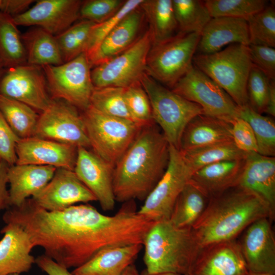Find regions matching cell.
<instances>
[{"label": "cell", "instance_id": "39", "mask_svg": "<svg viewBox=\"0 0 275 275\" xmlns=\"http://www.w3.org/2000/svg\"><path fill=\"white\" fill-rule=\"evenodd\" d=\"M247 23L250 44L275 47V9L273 5L266 6L250 17Z\"/></svg>", "mask_w": 275, "mask_h": 275}, {"label": "cell", "instance_id": "8", "mask_svg": "<svg viewBox=\"0 0 275 275\" xmlns=\"http://www.w3.org/2000/svg\"><path fill=\"white\" fill-rule=\"evenodd\" d=\"M42 68L52 99L65 101L81 112L90 105L94 87L91 67L85 53L62 64Z\"/></svg>", "mask_w": 275, "mask_h": 275}, {"label": "cell", "instance_id": "27", "mask_svg": "<svg viewBox=\"0 0 275 275\" xmlns=\"http://www.w3.org/2000/svg\"><path fill=\"white\" fill-rule=\"evenodd\" d=\"M232 140V124L200 114L195 117L185 128L179 150L184 151Z\"/></svg>", "mask_w": 275, "mask_h": 275}, {"label": "cell", "instance_id": "1", "mask_svg": "<svg viewBox=\"0 0 275 275\" xmlns=\"http://www.w3.org/2000/svg\"><path fill=\"white\" fill-rule=\"evenodd\" d=\"M169 147L155 123L142 128L114 167L116 201L146 199L167 169Z\"/></svg>", "mask_w": 275, "mask_h": 275}, {"label": "cell", "instance_id": "9", "mask_svg": "<svg viewBox=\"0 0 275 275\" xmlns=\"http://www.w3.org/2000/svg\"><path fill=\"white\" fill-rule=\"evenodd\" d=\"M152 43L148 29L126 50L94 67L91 75L94 88H125L140 82L146 73L147 59Z\"/></svg>", "mask_w": 275, "mask_h": 275}, {"label": "cell", "instance_id": "17", "mask_svg": "<svg viewBox=\"0 0 275 275\" xmlns=\"http://www.w3.org/2000/svg\"><path fill=\"white\" fill-rule=\"evenodd\" d=\"M73 171L95 197L102 210L114 208L113 167L88 148L78 147Z\"/></svg>", "mask_w": 275, "mask_h": 275}, {"label": "cell", "instance_id": "15", "mask_svg": "<svg viewBox=\"0 0 275 275\" xmlns=\"http://www.w3.org/2000/svg\"><path fill=\"white\" fill-rule=\"evenodd\" d=\"M31 199L49 211H59L76 203L97 201L73 171L63 168L57 169L50 181Z\"/></svg>", "mask_w": 275, "mask_h": 275}, {"label": "cell", "instance_id": "51", "mask_svg": "<svg viewBox=\"0 0 275 275\" xmlns=\"http://www.w3.org/2000/svg\"><path fill=\"white\" fill-rule=\"evenodd\" d=\"M120 275H140L135 266L132 264L129 266Z\"/></svg>", "mask_w": 275, "mask_h": 275}, {"label": "cell", "instance_id": "49", "mask_svg": "<svg viewBox=\"0 0 275 275\" xmlns=\"http://www.w3.org/2000/svg\"><path fill=\"white\" fill-rule=\"evenodd\" d=\"M9 167L6 162L0 160V213L1 211L10 208L9 190L7 189Z\"/></svg>", "mask_w": 275, "mask_h": 275}, {"label": "cell", "instance_id": "42", "mask_svg": "<svg viewBox=\"0 0 275 275\" xmlns=\"http://www.w3.org/2000/svg\"><path fill=\"white\" fill-rule=\"evenodd\" d=\"M270 80L253 65L248 77L246 90L248 104L256 112L265 113Z\"/></svg>", "mask_w": 275, "mask_h": 275}, {"label": "cell", "instance_id": "45", "mask_svg": "<svg viewBox=\"0 0 275 275\" xmlns=\"http://www.w3.org/2000/svg\"><path fill=\"white\" fill-rule=\"evenodd\" d=\"M252 64L270 80H275V49L274 47L258 45H249Z\"/></svg>", "mask_w": 275, "mask_h": 275}, {"label": "cell", "instance_id": "21", "mask_svg": "<svg viewBox=\"0 0 275 275\" xmlns=\"http://www.w3.org/2000/svg\"><path fill=\"white\" fill-rule=\"evenodd\" d=\"M145 18L140 7L126 15L106 36L89 59L91 67L109 60L130 47L141 36L139 35Z\"/></svg>", "mask_w": 275, "mask_h": 275}, {"label": "cell", "instance_id": "25", "mask_svg": "<svg viewBox=\"0 0 275 275\" xmlns=\"http://www.w3.org/2000/svg\"><path fill=\"white\" fill-rule=\"evenodd\" d=\"M245 158L206 166L195 172L189 182L209 199L238 185Z\"/></svg>", "mask_w": 275, "mask_h": 275}, {"label": "cell", "instance_id": "34", "mask_svg": "<svg viewBox=\"0 0 275 275\" xmlns=\"http://www.w3.org/2000/svg\"><path fill=\"white\" fill-rule=\"evenodd\" d=\"M179 32L199 33L212 18L205 2L199 0H172Z\"/></svg>", "mask_w": 275, "mask_h": 275}, {"label": "cell", "instance_id": "41", "mask_svg": "<svg viewBox=\"0 0 275 275\" xmlns=\"http://www.w3.org/2000/svg\"><path fill=\"white\" fill-rule=\"evenodd\" d=\"M144 0L125 1L120 10L103 22L93 27L84 53L88 60L94 53L106 36L129 13L138 8Z\"/></svg>", "mask_w": 275, "mask_h": 275}, {"label": "cell", "instance_id": "6", "mask_svg": "<svg viewBox=\"0 0 275 275\" xmlns=\"http://www.w3.org/2000/svg\"><path fill=\"white\" fill-rule=\"evenodd\" d=\"M80 115L92 151L114 168L143 127L91 105Z\"/></svg>", "mask_w": 275, "mask_h": 275}, {"label": "cell", "instance_id": "3", "mask_svg": "<svg viewBox=\"0 0 275 275\" xmlns=\"http://www.w3.org/2000/svg\"><path fill=\"white\" fill-rule=\"evenodd\" d=\"M143 245L145 269L148 273L180 275L188 273L201 248L191 228L176 227L169 219L155 222Z\"/></svg>", "mask_w": 275, "mask_h": 275}, {"label": "cell", "instance_id": "32", "mask_svg": "<svg viewBox=\"0 0 275 275\" xmlns=\"http://www.w3.org/2000/svg\"><path fill=\"white\" fill-rule=\"evenodd\" d=\"M0 112L20 139L34 136L39 117L34 108L0 94Z\"/></svg>", "mask_w": 275, "mask_h": 275}, {"label": "cell", "instance_id": "20", "mask_svg": "<svg viewBox=\"0 0 275 275\" xmlns=\"http://www.w3.org/2000/svg\"><path fill=\"white\" fill-rule=\"evenodd\" d=\"M1 229L0 275L28 272L35 264L31 252L34 248L28 234L19 225L8 223Z\"/></svg>", "mask_w": 275, "mask_h": 275}, {"label": "cell", "instance_id": "36", "mask_svg": "<svg viewBox=\"0 0 275 275\" xmlns=\"http://www.w3.org/2000/svg\"><path fill=\"white\" fill-rule=\"evenodd\" d=\"M124 89L115 87L94 88L90 99V105L104 114L136 124L127 106Z\"/></svg>", "mask_w": 275, "mask_h": 275}, {"label": "cell", "instance_id": "16", "mask_svg": "<svg viewBox=\"0 0 275 275\" xmlns=\"http://www.w3.org/2000/svg\"><path fill=\"white\" fill-rule=\"evenodd\" d=\"M79 0H40L23 13L13 18L18 25L35 26L56 36L79 19Z\"/></svg>", "mask_w": 275, "mask_h": 275}, {"label": "cell", "instance_id": "22", "mask_svg": "<svg viewBox=\"0 0 275 275\" xmlns=\"http://www.w3.org/2000/svg\"><path fill=\"white\" fill-rule=\"evenodd\" d=\"M229 44L250 45L247 21L231 17H212L200 34L197 51L210 54Z\"/></svg>", "mask_w": 275, "mask_h": 275}, {"label": "cell", "instance_id": "11", "mask_svg": "<svg viewBox=\"0 0 275 275\" xmlns=\"http://www.w3.org/2000/svg\"><path fill=\"white\" fill-rule=\"evenodd\" d=\"M193 173L181 151L170 145L167 169L138 213L154 222L169 219L177 198Z\"/></svg>", "mask_w": 275, "mask_h": 275}, {"label": "cell", "instance_id": "18", "mask_svg": "<svg viewBox=\"0 0 275 275\" xmlns=\"http://www.w3.org/2000/svg\"><path fill=\"white\" fill-rule=\"evenodd\" d=\"M236 239L201 248L186 275H249Z\"/></svg>", "mask_w": 275, "mask_h": 275}, {"label": "cell", "instance_id": "47", "mask_svg": "<svg viewBox=\"0 0 275 275\" xmlns=\"http://www.w3.org/2000/svg\"><path fill=\"white\" fill-rule=\"evenodd\" d=\"M35 264L47 275H73L67 268L45 254L36 258Z\"/></svg>", "mask_w": 275, "mask_h": 275}, {"label": "cell", "instance_id": "2", "mask_svg": "<svg viewBox=\"0 0 275 275\" xmlns=\"http://www.w3.org/2000/svg\"><path fill=\"white\" fill-rule=\"evenodd\" d=\"M274 213L258 195L239 185L209 198L191 229L201 248L236 239L251 224Z\"/></svg>", "mask_w": 275, "mask_h": 275}, {"label": "cell", "instance_id": "56", "mask_svg": "<svg viewBox=\"0 0 275 275\" xmlns=\"http://www.w3.org/2000/svg\"><path fill=\"white\" fill-rule=\"evenodd\" d=\"M0 4H1V0H0Z\"/></svg>", "mask_w": 275, "mask_h": 275}, {"label": "cell", "instance_id": "5", "mask_svg": "<svg viewBox=\"0 0 275 275\" xmlns=\"http://www.w3.org/2000/svg\"><path fill=\"white\" fill-rule=\"evenodd\" d=\"M141 84L151 104L154 122L170 145L180 149L183 131L196 116L204 114L202 107L159 83L145 73Z\"/></svg>", "mask_w": 275, "mask_h": 275}, {"label": "cell", "instance_id": "29", "mask_svg": "<svg viewBox=\"0 0 275 275\" xmlns=\"http://www.w3.org/2000/svg\"><path fill=\"white\" fill-rule=\"evenodd\" d=\"M140 7L149 24L152 45L162 43L175 35L178 25L172 0H144Z\"/></svg>", "mask_w": 275, "mask_h": 275}, {"label": "cell", "instance_id": "38", "mask_svg": "<svg viewBox=\"0 0 275 275\" xmlns=\"http://www.w3.org/2000/svg\"><path fill=\"white\" fill-rule=\"evenodd\" d=\"M205 5L211 17H226L248 20L267 6L265 0H207Z\"/></svg>", "mask_w": 275, "mask_h": 275}, {"label": "cell", "instance_id": "19", "mask_svg": "<svg viewBox=\"0 0 275 275\" xmlns=\"http://www.w3.org/2000/svg\"><path fill=\"white\" fill-rule=\"evenodd\" d=\"M18 164L51 166L74 170L77 148L51 140L32 136L20 139L16 145Z\"/></svg>", "mask_w": 275, "mask_h": 275}, {"label": "cell", "instance_id": "40", "mask_svg": "<svg viewBox=\"0 0 275 275\" xmlns=\"http://www.w3.org/2000/svg\"><path fill=\"white\" fill-rule=\"evenodd\" d=\"M124 97L129 112L136 124L144 127L155 123L148 96L141 82L125 88Z\"/></svg>", "mask_w": 275, "mask_h": 275}, {"label": "cell", "instance_id": "35", "mask_svg": "<svg viewBox=\"0 0 275 275\" xmlns=\"http://www.w3.org/2000/svg\"><path fill=\"white\" fill-rule=\"evenodd\" d=\"M238 116L246 121L254 133L258 153L266 156H275V123L270 117L253 109L249 104L238 107Z\"/></svg>", "mask_w": 275, "mask_h": 275}, {"label": "cell", "instance_id": "23", "mask_svg": "<svg viewBox=\"0 0 275 275\" xmlns=\"http://www.w3.org/2000/svg\"><path fill=\"white\" fill-rule=\"evenodd\" d=\"M238 185L258 195L275 213V157L247 153Z\"/></svg>", "mask_w": 275, "mask_h": 275}, {"label": "cell", "instance_id": "13", "mask_svg": "<svg viewBox=\"0 0 275 275\" xmlns=\"http://www.w3.org/2000/svg\"><path fill=\"white\" fill-rule=\"evenodd\" d=\"M0 76V94L20 101L41 113L52 99L42 67L24 64L6 69Z\"/></svg>", "mask_w": 275, "mask_h": 275}, {"label": "cell", "instance_id": "7", "mask_svg": "<svg viewBox=\"0 0 275 275\" xmlns=\"http://www.w3.org/2000/svg\"><path fill=\"white\" fill-rule=\"evenodd\" d=\"M200 37L199 33L179 32L152 45L147 59L146 73L172 89L193 66Z\"/></svg>", "mask_w": 275, "mask_h": 275}, {"label": "cell", "instance_id": "24", "mask_svg": "<svg viewBox=\"0 0 275 275\" xmlns=\"http://www.w3.org/2000/svg\"><path fill=\"white\" fill-rule=\"evenodd\" d=\"M57 168L51 166L18 164L10 166L8 172L9 205L18 207L50 181Z\"/></svg>", "mask_w": 275, "mask_h": 275}, {"label": "cell", "instance_id": "30", "mask_svg": "<svg viewBox=\"0 0 275 275\" xmlns=\"http://www.w3.org/2000/svg\"><path fill=\"white\" fill-rule=\"evenodd\" d=\"M209 199L188 182L177 198L169 221L176 227L192 228L204 211Z\"/></svg>", "mask_w": 275, "mask_h": 275}, {"label": "cell", "instance_id": "31", "mask_svg": "<svg viewBox=\"0 0 275 275\" xmlns=\"http://www.w3.org/2000/svg\"><path fill=\"white\" fill-rule=\"evenodd\" d=\"M13 18L0 12V61L9 69L27 64L25 49Z\"/></svg>", "mask_w": 275, "mask_h": 275}, {"label": "cell", "instance_id": "28", "mask_svg": "<svg viewBox=\"0 0 275 275\" xmlns=\"http://www.w3.org/2000/svg\"><path fill=\"white\" fill-rule=\"evenodd\" d=\"M27 64L43 67L63 63L55 36L41 28H33L22 35Z\"/></svg>", "mask_w": 275, "mask_h": 275}, {"label": "cell", "instance_id": "48", "mask_svg": "<svg viewBox=\"0 0 275 275\" xmlns=\"http://www.w3.org/2000/svg\"><path fill=\"white\" fill-rule=\"evenodd\" d=\"M34 2L32 0H1L0 12L14 18L28 10Z\"/></svg>", "mask_w": 275, "mask_h": 275}, {"label": "cell", "instance_id": "53", "mask_svg": "<svg viewBox=\"0 0 275 275\" xmlns=\"http://www.w3.org/2000/svg\"><path fill=\"white\" fill-rule=\"evenodd\" d=\"M249 275H275V274H271V273H254V272H250Z\"/></svg>", "mask_w": 275, "mask_h": 275}, {"label": "cell", "instance_id": "14", "mask_svg": "<svg viewBox=\"0 0 275 275\" xmlns=\"http://www.w3.org/2000/svg\"><path fill=\"white\" fill-rule=\"evenodd\" d=\"M269 218L253 222L237 241L250 272L275 274V237Z\"/></svg>", "mask_w": 275, "mask_h": 275}, {"label": "cell", "instance_id": "4", "mask_svg": "<svg viewBox=\"0 0 275 275\" xmlns=\"http://www.w3.org/2000/svg\"><path fill=\"white\" fill-rule=\"evenodd\" d=\"M193 65L224 90L238 107L248 104L246 85L253 66L249 46L232 44L212 53L195 55Z\"/></svg>", "mask_w": 275, "mask_h": 275}, {"label": "cell", "instance_id": "44", "mask_svg": "<svg viewBox=\"0 0 275 275\" xmlns=\"http://www.w3.org/2000/svg\"><path fill=\"white\" fill-rule=\"evenodd\" d=\"M20 139L0 112V160L9 166L16 163V145Z\"/></svg>", "mask_w": 275, "mask_h": 275}, {"label": "cell", "instance_id": "12", "mask_svg": "<svg viewBox=\"0 0 275 275\" xmlns=\"http://www.w3.org/2000/svg\"><path fill=\"white\" fill-rule=\"evenodd\" d=\"M33 136L77 148H90L80 113L62 100L52 99L49 106L39 114Z\"/></svg>", "mask_w": 275, "mask_h": 275}, {"label": "cell", "instance_id": "10", "mask_svg": "<svg viewBox=\"0 0 275 275\" xmlns=\"http://www.w3.org/2000/svg\"><path fill=\"white\" fill-rule=\"evenodd\" d=\"M171 90L200 106L205 115L231 124L239 118L238 106L229 95L193 65Z\"/></svg>", "mask_w": 275, "mask_h": 275}, {"label": "cell", "instance_id": "55", "mask_svg": "<svg viewBox=\"0 0 275 275\" xmlns=\"http://www.w3.org/2000/svg\"><path fill=\"white\" fill-rule=\"evenodd\" d=\"M9 275H20L19 274H9Z\"/></svg>", "mask_w": 275, "mask_h": 275}, {"label": "cell", "instance_id": "26", "mask_svg": "<svg viewBox=\"0 0 275 275\" xmlns=\"http://www.w3.org/2000/svg\"><path fill=\"white\" fill-rule=\"evenodd\" d=\"M143 245L134 244L101 250L71 272L73 275H120L133 264Z\"/></svg>", "mask_w": 275, "mask_h": 275}, {"label": "cell", "instance_id": "52", "mask_svg": "<svg viewBox=\"0 0 275 275\" xmlns=\"http://www.w3.org/2000/svg\"><path fill=\"white\" fill-rule=\"evenodd\" d=\"M140 275H180L178 273L173 272H163L158 273H148L146 269L143 270L141 273Z\"/></svg>", "mask_w": 275, "mask_h": 275}, {"label": "cell", "instance_id": "54", "mask_svg": "<svg viewBox=\"0 0 275 275\" xmlns=\"http://www.w3.org/2000/svg\"><path fill=\"white\" fill-rule=\"evenodd\" d=\"M2 68H3V66L2 65V64H1V62L0 61V76L1 75V74H2Z\"/></svg>", "mask_w": 275, "mask_h": 275}, {"label": "cell", "instance_id": "33", "mask_svg": "<svg viewBox=\"0 0 275 275\" xmlns=\"http://www.w3.org/2000/svg\"><path fill=\"white\" fill-rule=\"evenodd\" d=\"M181 151L186 163L194 173L211 163L225 160L244 159L246 155V153L236 146L232 140Z\"/></svg>", "mask_w": 275, "mask_h": 275}, {"label": "cell", "instance_id": "50", "mask_svg": "<svg viewBox=\"0 0 275 275\" xmlns=\"http://www.w3.org/2000/svg\"><path fill=\"white\" fill-rule=\"evenodd\" d=\"M265 113L275 116V80H270L268 96Z\"/></svg>", "mask_w": 275, "mask_h": 275}, {"label": "cell", "instance_id": "37", "mask_svg": "<svg viewBox=\"0 0 275 275\" xmlns=\"http://www.w3.org/2000/svg\"><path fill=\"white\" fill-rule=\"evenodd\" d=\"M95 24L91 21L81 20L56 36L63 63L84 53Z\"/></svg>", "mask_w": 275, "mask_h": 275}, {"label": "cell", "instance_id": "43", "mask_svg": "<svg viewBox=\"0 0 275 275\" xmlns=\"http://www.w3.org/2000/svg\"><path fill=\"white\" fill-rule=\"evenodd\" d=\"M125 1L87 0L82 1L79 13L81 20L91 21L96 24L106 20L116 13Z\"/></svg>", "mask_w": 275, "mask_h": 275}, {"label": "cell", "instance_id": "46", "mask_svg": "<svg viewBox=\"0 0 275 275\" xmlns=\"http://www.w3.org/2000/svg\"><path fill=\"white\" fill-rule=\"evenodd\" d=\"M232 136L234 143L241 151L246 154L258 152L254 133L244 120L239 117L232 123Z\"/></svg>", "mask_w": 275, "mask_h": 275}]
</instances>
